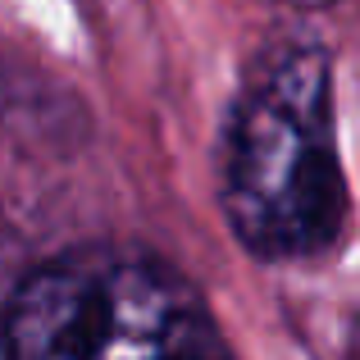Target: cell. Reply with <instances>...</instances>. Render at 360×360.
Instances as JSON below:
<instances>
[{
    "instance_id": "cell-1",
    "label": "cell",
    "mask_w": 360,
    "mask_h": 360,
    "mask_svg": "<svg viewBox=\"0 0 360 360\" xmlns=\"http://www.w3.org/2000/svg\"><path fill=\"white\" fill-rule=\"evenodd\" d=\"M219 210L255 260L297 264L338 251L352 201L324 46L288 37L246 69L224 115Z\"/></svg>"
},
{
    "instance_id": "cell-2",
    "label": "cell",
    "mask_w": 360,
    "mask_h": 360,
    "mask_svg": "<svg viewBox=\"0 0 360 360\" xmlns=\"http://www.w3.org/2000/svg\"><path fill=\"white\" fill-rule=\"evenodd\" d=\"M5 360H233V347L201 292L165 260L78 246L14 283Z\"/></svg>"
},
{
    "instance_id": "cell-3",
    "label": "cell",
    "mask_w": 360,
    "mask_h": 360,
    "mask_svg": "<svg viewBox=\"0 0 360 360\" xmlns=\"http://www.w3.org/2000/svg\"><path fill=\"white\" fill-rule=\"evenodd\" d=\"M278 5H292V9H328L338 0H278Z\"/></svg>"
}]
</instances>
